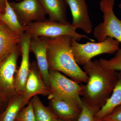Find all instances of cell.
I'll return each mask as SVG.
<instances>
[{
    "instance_id": "7402d4cb",
    "label": "cell",
    "mask_w": 121,
    "mask_h": 121,
    "mask_svg": "<svg viewBox=\"0 0 121 121\" xmlns=\"http://www.w3.org/2000/svg\"><path fill=\"white\" fill-rule=\"evenodd\" d=\"M81 111L76 121H94L96 112L89 106L82 99Z\"/></svg>"
},
{
    "instance_id": "52a82bcc",
    "label": "cell",
    "mask_w": 121,
    "mask_h": 121,
    "mask_svg": "<svg viewBox=\"0 0 121 121\" xmlns=\"http://www.w3.org/2000/svg\"><path fill=\"white\" fill-rule=\"evenodd\" d=\"M21 54L19 44L8 56L0 61V93L9 99L17 94L15 87V77L17 59Z\"/></svg>"
},
{
    "instance_id": "277c9868",
    "label": "cell",
    "mask_w": 121,
    "mask_h": 121,
    "mask_svg": "<svg viewBox=\"0 0 121 121\" xmlns=\"http://www.w3.org/2000/svg\"><path fill=\"white\" fill-rule=\"evenodd\" d=\"M50 94L52 98L60 99L82 107L81 97L82 85L67 78L59 72L50 70Z\"/></svg>"
},
{
    "instance_id": "4316f807",
    "label": "cell",
    "mask_w": 121,
    "mask_h": 121,
    "mask_svg": "<svg viewBox=\"0 0 121 121\" xmlns=\"http://www.w3.org/2000/svg\"><path fill=\"white\" fill-rule=\"evenodd\" d=\"M94 121H105L103 120L101 118H95V117Z\"/></svg>"
},
{
    "instance_id": "f546056e",
    "label": "cell",
    "mask_w": 121,
    "mask_h": 121,
    "mask_svg": "<svg viewBox=\"0 0 121 121\" xmlns=\"http://www.w3.org/2000/svg\"><path fill=\"white\" fill-rule=\"evenodd\" d=\"M17 0V1H18V0L21 1V0Z\"/></svg>"
},
{
    "instance_id": "ac0fdd59",
    "label": "cell",
    "mask_w": 121,
    "mask_h": 121,
    "mask_svg": "<svg viewBox=\"0 0 121 121\" xmlns=\"http://www.w3.org/2000/svg\"><path fill=\"white\" fill-rule=\"evenodd\" d=\"M23 95L17 93L9 99L6 108L0 113V121H15L20 110L23 108Z\"/></svg>"
},
{
    "instance_id": "4fadbf2b",
    "label": "cell",
    "mask_w": 121,
    "mask_h": 121,
    "mask_svg": "<svg viewBox=\"0 0 121 121\" xmlns=\"http://www.w3.org/2000/svg\"><path fill=\"white\" fill-rule=\"evenodd\" d=\"M49 107L54 114L65 121H77L82 107L60 99L52 98L49 99Z\"/></svg>"
},
{
    "instance_id": "8fae6325",
    "label": "cell",
    "mask_w": 121,
    "mask_h": 121,
    "mask_svg": "<svg viewBox=\"0 0 121 121\" xmlns=\"http://www.w3.org/2000/svg\"><path fill=\"white\" fill-rule=\"evenodd\" d=\"M69 6L72 16L71 23L76 29H80L86 33L91 32L93 24L85 0H65Z\"/></svg>"
},
{
    "instance_id": "44dd1931",
    "label": "cell",
    "mask_w": 121,
    "mask_h": 121,
    "mask_svg": "<svg viewBox=\"0 0 121 121\" xmlns=\"http://www.w3.org/2000/svg\"><path fill=\"white\" fill-rule=\"evenodd\" d=\"M15 121H36L31 99L27 106L24 107L20 110Z\"/></svg>"
},
{
    "instance_id": "7c38bea8",
    "label": "cell",
    "mask_w": 121,
    "mask_h": 121,
    "mask_svg": "<svg viewBox=\"0 0 121 121\" xmlns=\"http://www.w3.org/2000/svg\"><path fill=\"white\" fill-rule=\"evenodd\" d=\"M30 51L35 55L41 76L46 85L50 87V70L47 59V38L43 37L31 38Z\"/></svg>"
},
{
    "instance_id": "f1b7e54d",
    "label": "cell",
    "mask_w": 121,
    "mask_h": 121,
    "mask_svg": "<svg viewBox=\"0 0 121 121\" xmlns=\"http://www.w3.org/2000/svg\"><path fill=\"white\" fill-rule=\"evenodd\" d=\"M2 13V11H1V10H0V13Z\"/></svg>"
},
{
    "instance_id": "83f0119b",
    "label": "cell",
    "mask_w": 121,
    "mask_h": 121,
    "mask_svg": "<svg viewBox=\"0 0 121 121\" xmlns=\"http://www.w3.org/2000/svg\"><path fill=\"white\" fill-rule=\"evenodd\" d=\"M118 7H119V8L121 9V2L120 4H119V5H118Z\"/></svg>"
},
{
    "instance_id": "603a6c76",
    "label": "cell",
    "mask_w": 121,
    "mask_h": 121,
    "mask_svg": "<svg viewBox=\"0 0 121 121\" xmlns=\"http://www.w3.org/2000/svg\"><path fill=\"white\" fill-rule=\"evenodd\" d=\"M101 119L105 121H121V106L118 107L110 114Z\"/></svg>"
},
{
    "instance_id": "30bf717a",
    "label": "cell",
    "mask_w": 121,
    "mask_h": 121,
    "mask_svg": "<svg viewBox=\"0 0 121 121\" xmlns=\"http://www.w3.org/2000/svg\"><path fill=\"white\" fill-rule=\"evenodd\" d=\"M31 40V36L26 33L25 32L21 36L20 45L22 59L15 75V89L17 93H23L28 76L30 65L29 53Z\"/></svg>"
},
{
    "instance_id": "d4e9b609",
    "label": "cell",
    "mask_w": 121,
    "mask_h": 121,
    "mask_svg": "<svg viewBox=\"0 0 121 121\" xmlns=\"http://www.w3.org/2000/svg\"><path fill=\"white\" fill-rule=\"evenodd\" d=\"M5 7V0H0V10L2 13L4 11Z\"/></svg>"
},
{
    "instance_id": "7a4b0ae2",
    "label": "cell",
    "mask_w": 121,
    "mask_h": 121,
    "mask_svg": "<svg viewBox=\"0 0 121 121\" xmlns=\"http://www.w3.org/2000/svg\"><path fill=\"white\" fill-rule=\"evenodd\" d=\"M72 39L68 35L47 38L49 70L62 72L78 83H86L88 76L76 62L72 53Z\"/></svg>"
},
{
    "instance_id": "3957f363",
    "label": "cell",
    "mask_w": 121,
    "mask_h": 121,
    "mask_svg": "<svg viewBox=\"0 0 121 121\" xmlns=\"http://www.w3.org/2000/svg\"><path fill=\"white\" fill-rule=\"evenodd\" d=\"M25 32L30 35L31 38L43 37L54 38L63 35H68L78 42L82 39H86L95 42L94 40L86 35L79 34L76 29L69 22L67 24L45 19L32 22L23 26Z\"/></svg>"
},
{
    "instance_id": "6da1fadb",
    "label": "cell",
    "mask_w": 121,
    "mask_h": 121,
    "mask_svg": "<svg viewBox=\"0 0 121 121\" xmlns=\"http://www.w3.org/2000/svg\"><path fill=\"white\" fill-rule=\"evenodd\" d=\"M88 76L82 85V99L96 113L110 97L118 78V72L103 67L99 60H90L83 66Z\"/></svg>"
},
{
    "instance_id": "5bb4252c",
    "label": "cell",
    "mask_w": 121,
    "mask_h": 121,
    "mask_svg": "<svg viewBox=\"0 0 121 121\" xmlns=\"http://www.w3.org/2000/svg\"><path fill=\"white\" fill-rule=\"evenodd\" d=\"M21 40L20 35L11 31L0 20V61L15 50Z\"/></svg>"
},
{
    "instance_id": "d6986e66",
    "label": "cell",
    "mask_w": 121,
    "mask_h": 121,
    "mask_svg": "<svg viewBox=\"0 0 121 121\" xmlns=\"http://www.w3.org/2000/svg\"><path fill=\"white\" fill-rule=\"evenodd\" d=\"M36 121H52L55 116L49 107H46L43 104L37 95L31 99Z\"/></svg>"
},
{
    "instance_id": "484cf974",
    "label": "cell",
    "mask_w": 121,
    "mask_h": 121,
    "mask_svg": "<svg viewBox=\"0 0 121 121\" xmlns=\"http://www.w3.org/2000/svg\"><path fill=\"white\" fill-rule=\"evenodd\" d=\"M52 121H63V120H62V119H60L56 117V116H55L53 118V120Z\"/></svg>"
},
{
    "instance_id": "5b68a950",
    "label": "cell",
    "mask_w": 121,
    "mask_h": 121,
    "mask_svg": "<svg viewBox=\"0 0 121 121\" xmlns=\"http://www.w3.org/2000/svg\"><path fill=\"white\" fill-rule=\"evenodd\" d=\"M120 44L118 40L110 37L102 42H89L85 44L79 43L72 38L71 49L76 62L83 66L99 55L116 53L119 49Z\"/></svg>"
},
{
    "instance_id": "9c48e42d",
    "label": "cell",
    "mask_w": 121,
    "mask_h": 121,
    "mask_svg": "<svg viewBox=\"0 0 121 121\" xmlns=\"http://www.w3.org/2000/svg\"><path fill=\"white\" fill-rule=\"evenodd\" d=\"M9 3L23 26L46 19V14L38 0H21Z\"/></svg>"
},
{
    "instance_id": "cb8c5ba5",
    "label": "cell",
    "mask_w": 121,
    "mask_h": 121,
    "mask_svg": "<svg viewBox=\"0 0 121 121\" xmlns=\"http://www.w3.org/2000/svg\"><path fill=\"white\" fill-rule=\"evenodd\" d=\"M9 99L0 93V113L4 110L8 105Z\"/></svg>"
},
{
    "instance_id": "e0dca14e",
    "label": "cell",
    "mask_w": 121,
    "mask_h": 121,
    "mask_svg": "<svg viewBox=\"0 0 121 121\" xmlns=\"http://www.w3.org/2000/svg\"><path fill=\"white\" fill-rule=\"evenodd\" d=\"M0 20L11 31L21 36L25 33L23 26L20 23L17 15L8 0H5L4 12L0 13Z\"/></svg>"
},
{
    "instance_id": "8992f818",
    "label": "cell",
    "mask_w": 121,
    "mask_h": 121,
    "mask_svg": "<svg viewBox=\"0 0 121 121\" xmlns=\"http://www.w3.org/2000/svg\"><path fill=\"white\" fill-rule=\"evenodd\" d=\"M115 0H101L99 8L103 13L104 21L95 27L93 35L98 42H102L107 37L115 39L121 43V20L115 14Z\"/></svg>"
},
{
    "instance_id": "2e32d148",
    "label": "cell",
    "mask_w": 121,
    "mask_h": 121,
    "mask_svg": "<svg viewBox=\"0 0 121 121\" xmlns=\"http://www.w3.org/2000/svg\"><path fill=\"white\" fill-rule=\"evenodd\" d=\"M120 106H121V71L118 72L117 82L110 97L105 105L95 114V117L97 118H103Z\"/></svg>"
},
{
    "instance_id": "ba28073f",
    "label": "cell",
    "mask_w": 121,
    "mask_h": 121,
    "mask_svg": "<svg viewBox=\"0 0 121 121\" xmlns=\"http://www.w3.org/2000/svg\"><path fill=\"white\" fill-rule=\"evenodd\" d=\"M22 94L23 108L29 104L35 95H41L48 97L50 94V87L43 81L35 61L30 63L28 76Z\"/></svg>"
},
{
    "instance_id": "ffe728a7",
    "label": "cell",
    "mask_w": 121,
    "mask_h": 121,
    "mask_svg": "<svg viewBox=\"0 0 121 121\" xmlns=\"http://www.w3.org/2000/svg\"><path fill=\"white\" fill-rule=\"evenodd\" d=\"M101 65L106 69L121 71V48L115 53L114 56L109 60L100 59Z\"/></svg>"
},
{
    "instance_id": "9a60e30c",
    "label": "cell",
    "mask_w": 121,
    "mask_h": 121,
    "mask_svg": "<svg viewBox=\"0 0 121 121\" xmlns=\"http://www.w3.org/2000/svg\"><path fill=\"white\" fill-rule=\"evenodd\" d=\"M38 1L50 20L63 24L69 23L66 15L67 4L65 0Z\"/></svg>"
}]
</instances>
